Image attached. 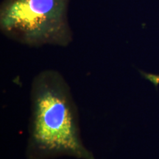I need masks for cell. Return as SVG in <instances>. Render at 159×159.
<instances>
[{
  "label": "cell",
  "mask_w": 159,
  "mask_h": 159,
  "mask_svg": "<svg viewBox=\"0 0 159 159\" xmlns=\"http://www.w3.org/2000/svg\"><path fill=\"white\" fill-rule=\"evenodd\" d=\"M68 0H10L0 25L11 39L30 46H66L71 35L66 19Z\"/></svg>",
  "instance_id": "obj_2"
},
{
  "label": "cell",
  "mask_w": 159,
  "mask_h": 159,
  "mask_svg": "<svg viewBox=\"0 0 159 159\" xmlns=\"http://www.w3.org/2000/svg\"><path fill=\"white\" fill-rule=\"evenodd\" d=\"M30 105L27 159H96L83 144L76 104L58 71H43L33 78Z\"/></svg>",
  "instance_id": "obj_1"
},
{
  "label": "cell",
  "mask_w": 159,
  "mask_h": 159,
  "mask_svg": "<svg viewBox=\"0 0 159 159\" xmlns=\"http://www.w3.org/2000/svg\"><path fill=\"white\" fill-rule=\"evenodd\" d=\"M142 75L144 76L145 78L151 81L153 84L156 85L157 87L158 85L159 84V75H151V74H147V73L144 72H141Z\"/></svg>",
  "instance_id": "obj_3"
}]
</instances>
